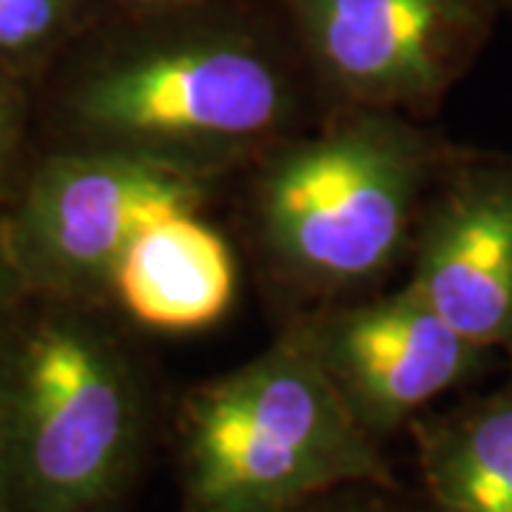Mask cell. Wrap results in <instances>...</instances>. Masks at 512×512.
I'll use <instances>...</instances> for the list:
<instances>
[{"mask_svg": "<svg viewBox=\"0 0 512 512\" xmlns=\"http://www.w3.org/2000/svg\"><path fill=\"white\" fill-rule=\"evenodd\" d=\"M177 467L183 512H293L342 487H393L308 328L185 399Z\"/></svg>", "mask_w": 512, "mask_h": 512, "instance_id": "6da1fadb", "label": "cell"}, {"mask_svg": "<svg viewBox=\"0 0 512 512\" xmlns=\"http://www.w3.org/2000/svg\"><path fill=\"white\" fill-rule=\"evenodd\" d=\"M9 512H114L146 441V393L97 330H35L0 370Z\"/></svg>", "mask_w": 512, "mask_h": 512, "instance_id": "7a4b0ae2", "label": "cell"}, {"mask_svg": "<svg viewBox=\"0 0 512 512\" xmlns=\"http://www.w3.org/2000/svg\"><path fill=\"white\" fill-rule=\"evenodd\" d=\"M430 165L413 128L356 117L282 154L262 183V225L293 274L356 285L402 251Z\"/></svg>", "mask_w": 512, "mask_h": 512, "instance_id": "3957f363", "label": "cell"}, {"mask_svg": "<svg viewBox=\"0 0 512 512\" xmlns=\"http://www.w3.org/2000/svg\"><path fill=\"white\" fill-rule=\"evenodd\" d=\"M285 111L282 77L234 43H188L131 57L80 94L89 126L128 143L191 160L194 148H228L271 131Z\"/></svg>", "mask_w": 512, "mask_h": 512, "instance_id": "277c9868", "label": "cell"}, {"mask_svg": "<svg viewBox=\"0 0 512 512\" xmlns=\"http://www.w3.org/2000/svg\"><path fill=\"white\" fill-rule=\"evenodd\" d=\"M205 194L191 160L143 148L60 157L40 168L15 225L20 259L52 282H94L114 271L148 222L194 211Z\"/></svg>", "mask_w": 512, "mask_h": 512, "instance_id": "5b68a950", "label": "cell"}, {"mask_svg": "<svg viewBox=\"0 0 512 512\" xmlns=\"http://www.w3.org/2000/svg\"><path fill=\"white\" fill-rule=\"evenodd\" d=\"M308 330L330 382L376 441L470 382L490 359V350L450 328L413 285Z\"/></svg>", "mask_w": 512, "mask_h": 512, "instance_id": "8992f818", "label": "cell"}, {"mask_svg": "<svg viewBox=\"0 0 512 512\" xmlns=\"http://www.w3.org/2000/svg\"><path fill=\"white\" fill-rule=\"evenodd\" d=\"M302 12L325 72L373 103L441 94L484 26L481 0H305Z\"/></svg>", "mask_w": 512, "mask_h": 512, "instance_id": "52a82bcc", "label": "cell"}, {"mask_svg": "<svg viewBox=\"0 0 512 512\" xmlns=\"http://www.w3.org/2000/svg\"><path fill=\"white\" fill-rule=\"evenodd\" d=\"M410 285L467 342L512 356V160L453 177L424 222Z\"/></svg>", "mask_w": 512, "mask_h": 512, "instance_id": "ba28073f", "label": "cell"}, {"mask_svg": "<svg viewBox=\"0 0 512 512\" xmlns=\"http://www.w3.org/2000/svg\"><path fill=\"white\" fill-rule=\"evenodd\" d=\"M111 282L140 325L185 333L225 316L237 291V268L228 242L211 225L194 211H174L131 239Z\"/></svg>", "mask_w": 512, "mask_h": 512, "instance_id": "9c48e42d", "label": "cell"}, {"mask_svg": "<svg viewBox=\"0 0 512 512\" xmlns=\"http://www.w3.org/2000/svg\"><path fill=\"white\" fill-rule=\"evenodd\" d=\"M410 427L430 512H512V370L487 396Z\"/></svg>", "mask_w": 512, "mask_h": 512, "instance_id": "30bf717a", "label": "cell"}, {"mask_svg": "<svg viewBox=\"0 0 512 512\" xmlns=\"http://www.w3.org/2000/svg\"><path fill=\"white\" fill-rule=\"evenodd\" d=\"M63 0H0V49L20 52L52 35Z\"/></svg>", "mask_w": 512, "mask_h": 512, "instance_id": "8fae6325", "label": "cell"}, {"mask_svg": "<svg viewBox=\"0 0 512 512\" xmlns=\"http://www.w3.org/2000/svg\"><path fill=\"white\" fill-rule=\"evenodd\" d=\"M384 490L390 487H370V484L342 487L293 512H404L399 504L384 498Z\"/></svg>", "mask_w": 512, "mask_h": 512, "instance_id": "7c38bea8", "label": "cell"}, {"mask_svg": "<svg viewBox=\"0 0 512 512\" xmlns=\"http://www.w3.org/2000/svg\"><path fill=\"white\" fill-rule=\"evenodd\" d=\"M0 512H9V478H6V441H3V416H0Z\"/></svg>", "mask_w": 512, "mask_h": 512, "instance_id": "4fadbf2b", "label": "cell"}, {"mask_svg": "<svg viewBox=\"0 0 512 512\" xmlns=\"http://www.w3.org/2000/svg\"><path fill=\"white\" fill-rule=\"evenodd\" d=\"M3 148H6V114H3V103H0V160H3Z\"/></svg>", "mask_w": 512, "mask_h": 512, "instance_id": "5bb4252c", "label": "cell"}, {"mask_svg": "<svg viewBox=\"0 0 512 512\" xmlns=\"http://www.w3.org/2000/svg\"><path fill=\"white\" fill-rule=\"evenodd\" d=\"M6 296H9V285H6V276L0 274V308H3V302H6Z\"/></svg>", "mask_w": 512, "mask_h": 512, "instance_id": "9a60e30c", "label": "cell"}]
</instances>
